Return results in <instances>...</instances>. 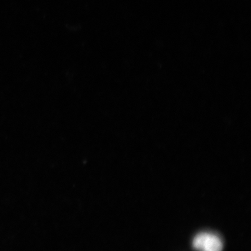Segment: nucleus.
<instances>
[{
	"label": "nucleus",
	"mask_w": 251,
	"mask_h": 251,
	"mask_svg": "<svg viewBox=\"0 0 251 251\" xmlns=\"http://www.w3.org/2000/svg\"><path fill=\"white\" fill-rule=\"evenodd\" d=\"M193 247L198 251H222V239L211 232H201L193 241Z\"/></svg>",
	"instance_id": "nucleus-1"
}]
</instances>
